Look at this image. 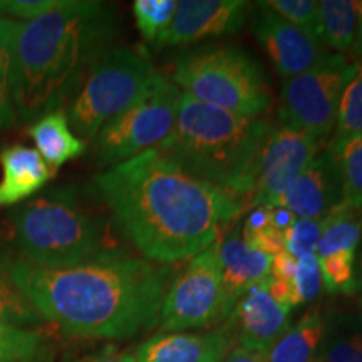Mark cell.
<instances>
[{
	"label": "cell",
	"mask_w": 362,
	"mask_h": 362,
	"mask_svg": "<svg viewBox=\"0 0 362 362\" xmlns=\"http://www.w3.org/2000/svg\"><path fill=\"white\" fill-rule=\"evenodd\" d=\"M99 194L143 259H193L245 211L242 198L203 181L151 148L94 178Z\"/></svg>",
	"instance_id": "1"
},
{
	"label": "cell",
	"mask_w": 362,
	"mask_h": 362,
	"mask_svg": "<svg viewBox=\"0 0 362 362\" xmlns=\"http://www.w3.org/2000/svg\"><path fill=\"white\" fill-rule=\"evenodd\" d=\"M0 269L42 320L83 339H131L160 320L170 267L116 250L66 269L0 255Z\"/></svg>",
	"instance_id": "2"
},
{
	"label": "cell",
	"mask_w": 362,
	"mask_h": 362,
	"mask_svg": "<svg viewBox=\"0 0 362 362\" xmlns=\"http://www.w3.org/2000/svg\"><path fill=\"white\" fill-rule=\"evenodd\" d=\"M115 35V8L96 0H61L37 19L19 22L12 56L17 117L37 121L61 110Z\"/></svg>",
	"instance_id": "3"
},
{
	"label": "cell",
	"mask_w": 362,
	"mask_h": 362,
	"mask_svg": "<svg viewBox=\"0 0 362 362\" xmlns=\"http://www.w3.org/2000/svg\"><path fill=\"white\" fill-rule=\"evenodd\" d=\"M270 129L262 117L233 115L181 93L175 128L156 148L188 173L245 203Z\"/></svg>",
	"instance_id": "4"
},
{
	"label": "cell",
	"mask_w": 362,
	"mask_h": 362,
	"mask_svg": "<svg viewBox=\"0 0 362 362\" xmlns=\"http://www.w3.org/2000/svg\"><path fill=\"white\" fill-rule=\"evenodd\" d=\"M8 237L16 257L39 269H66L112 252L101 221L67 192H51L8 214Z\"/></svg>",
	"instance_id": "5"
},
{
	"label": "cell",
	"mask_w": 362,
	"mask_h": 362,
	"mask_svg": "<svg viewBox=\"0 0 362 362\" xmlns=\"http://www.w3.org/2000/svg\"><path fill=\"white\" fill-rule=\"evenodd\" d=\"M170 79L181 93L243 117H260L270 106L264 69L237 45H203L181 52Z\"/></svg>",
	"instance_id": "6"
},
{
	"label": "cell",
	"mask_w": 362,
	"mask_h": 362,
	"mask_svg": "<svg viewBox=\"0 0 362 362\" xmlns=\"http://www.w3.org/2000/svg\"><path fill=\"white\" fill-rule=\"evenodd\" d=\"M149 59L131 47L107 49L84 76L67 119L81 139L96 138L107 121L123 112L155 74Z\"/></svg>",
	"instance_id": "7"
},
{
	"label": "cell",
	"mask_w": 362,
	"mask_h": 362,
	"mask_svg": "<svg viewBox=\"0 0 362 362\" xmlns=\"http://www.w3.org/2000/svg\"><path fill=\"white\" fill-rule=\"evenodd\" d=\"M181 103L173 81L155 72L123 112L103 126L96 136L98 156L104 165H117L156 148L171 134Z\"/></svg>",
	"instance_id": "8"
},
{
	"label": "cell",
	"mask_w": 362,
	"mask_h": 362,
	"mask_svg": "<svg viewBox=\"0 0 362 362\" xmlns=\"http://www.w3.org/2000/svg\"><path fill=\"white\" fill-rule=\"evenodd\" d=\"M356 62L337 52H325L309 71L284 81L280 119L322 141L336 128L342 90L354 74Z\"/></svg>",
	"instance_id": "9"
},
{
	"label": "cell",
	"mask_w": 362,
	"mask_h": 362,
	"mask_svg": "<svg viewBox=\"0 0 362 362\" xmlns=\"http://www.w3.org/2000/svg\"><path fill=\"white\" fill-rule=\"evenodd\" d=\"M230 314L232 305L223 287L215 242L194 255L168 285L158 322L165 332H183L216 324Z\"/></svg>",
	"instance_id": "10"
},
{
	"label": "cell",
	"mask_w": 362,
	"mask_h": 362,
	"mask_svg": "<svg viewBox=\"0 0 362 362\" xmlns=\"http://www.w3.org/2000/svg\"><path fill=\"white\" fill-rule=\"evenodd\" d=\"M322 149V141L292 126H272L257 160L245 210L277 206L285 189Z\"/></svg>",
	"instance_id": "11"
},
{
	"label": "cell",
	"mask_w": 362,
	"mask_h": 362,
	"mask_svg": "<svg viewBox=\"0 0 362 362\" xmlns=\"http://www.w3.org/2000/svg\"><path fill=\"white\" fill-rule=\"evenodd\" d=\"M252 30L284 81L309 71L325 54L320 42L275 13L265 2L257 4Z\"/></svg>",
	"instance_id": "12"
},
{
	"label": "cell",
	"mask_w": 362,
	"mask_h": 362,
	"mask_svg": "<svg viewBox=\"0 0 362 362\" xmlns=\"http://www.w3.org/2000/svg\"><path fill=\"white\" fill-rule=\"evenodd\" d=\"M252 4L245 0H180L165 45H187L242 29Z\"/></svg>",
	"instance_id": "13"
},
{
	"label": "cell",
	"mask_w": 362,
	"mask_h": 362,
	"mask_svg": "<svg viewBox=\"0 0 362 362\" xmlns=\"http://www.w3.org/2000/svg\"><path fill=\"white\" fill-rule=\"evenodd\" d=\"M342 203L339 171L329 148L320 149L305 170L285 189L277 206H284L296 218L324 220Z\"/></svg>",
	"instance_id": "14"
},
{
	"label": "cell",
	"mask_w": 362,
	"mask_h": 362,
	"mask_svg": "<svg viewBox=\"0 0 362 362\" xmlns=\"http://www.w3.org/2000/svg\"><path fill=\"white\" fill-rule=\"evenodd\" d=\"M230 317L237 329L238 346L264 354L291 327V310L272 298L269 277L248 288L235 302Z\"/></svg>",
	"instance_id": "15"
},
{
	"label": "cell",
	"mask_w": 362,
	"mask_h": 362,
	"mask_svg": "<svg viewBox=\"0 0 362 362\" xmlns=\"http://www.w3.org/2000/svg\"><path fill=\"white\" fill-rule=\"evenodd\" d=\"M228 330L214 332H163L136 351V362H223L232 351Z\"/></svg>",
	"instance_id": "16"
},
{
	"label": "cell",
	"mask_w": 362,
	"mask_h": 362,
	"mask_svg": "<svg viewBox=\"0 0 362 362\" xmlns=\"http://www.w3.org/2000/svg\"><path fill=\"white\" fill-rule=\"evenodd\" d=\"M223 287L230 305L255 284L270 275L272 257L252 248L242 237V225H233L216 240Z\"/></svg>",
	"instance_id": "17"
},
{
	"label": "cell",
	"mask_w": 362,
	"mask_h": 362,
	"mask_svg": "<svg viewBox=\"0 0 362 362\" xmlns=\"http://www.w3.org/2000/svg\"><path fill=\"white\" fill-rule=\"evenodd\" d=\"M0 206H13L40 192L56 171L49 168L35 148L12 144L0 151Z\"/></svg>",
	"instance_id": "18"
},
{
	"label": "cell",
	"mask_w": 362,
	"mask_h": 362,
	"mask_svg": "<svg viewBox=\"0 0 362 362\" xmlns=\"http://www.w3.org/2000/svg\"><path fill=\"white\" fill-rule=\"evenodd\" d=\"M29 136L35 144V151L54 171L86 151V141L72 131L67 115L62 110L39 117L29 129Z\"/></svg>",
	"instance_id": "19"
},
{
	"label": "cell",
	"mask_w": 362,
	"mask_h": 362,
	"mask_svg": "<svg viewBox=\"0 0 362 362\" xmlns=\"http://www.w3.org/2000/svg\"><path fill=\"white\" fill-rule=\"evenodd\" d=\"M324 336V317L314 307L275 341L265 352V362H317Z\"/></svg>",
	"instance_id": "20"
},
{
	"label": "cell",
	"mask_w": 362,
	"mask_h": 362,
	"mask_svg": "<svg viewBox=\"0 0 362 362\" xmlns=\"http://www.w3.org/2000/svg\"><path fill=\"white\" fill-rule=\"evenodd\" d=\"M319 24L320 42L337 51V54L351 52L354 49L359 7L356 0H320Z\"/></svg>",
	"instance_id": "21"
},
{
	"label": "cell",
	"mask_w": 362,
	"mask_h": 362,
	"mask_svg": "<svg viewBox=\"0 0 362 362\" xmlns=\"http://www.w3.org/2000/svg\"><path fill=\"white\" fill-rule=\"evenodd\" d=\"M362 238V210L341 203L324 218L317 259L337 252H357Z\"/></svg>",
	"instance_id": "22"
},
{
	"label": "cell",
	"mask_w": 362,
	"mask_h": 362,
	"mask_svg": "<svg viewBox=\"0 0 362 362\" xmlns=\"http://www.w3.org/2000/svg\"><path fill=\"white\" fill-rule=\"evenodd\" d=\"M329 151L336 163L344 205L362 210V134L330 139Z\"/></svg>",
	"instance_id": "23"
},
{
	"label": "cell",
	"mask_w": 362,
	"mask_h": 362,
	"mask_svg": "<svg viewBox=\"0 0 362 362\" xmlns=\"http://www.w3.org/2000/svg\"><path fill=\"white\" fill-rule=\"evenodd\" d=\"M19 22L0 16V129L16 124L17 110L12 89V56Z\"/></svg>",
	"instance_id": "24"
},
{
	"label": "cell",
	"mask_w": 362,
	"mask_h": 362,
	"mask_svg": "<svg viewBox=\"0 0 362 362\" xmlns=\"http://www.w3.org/2000/svg\"><path fill=\"white\" fill-rule=\"evenodd\" d=\"M45 347L39 330L0 324V362H42Z\"/></svg>",
	"instance_id": "25"
},
{
	"label": "cell",
	"mask_w": 362,
	"mask_h": 362,
	"mask_svg": "<svg viewBox=\"0 0 362 362\" xmlns=\"http://www.w3.org/2000/svg\"><path fill=\"white\" fill-rule=\"evenodd\" d=\"M176 0H136L133 2V16L139 33L148 44L160 49L163 39L173 21Z\"/></svg>",
	"instance_id": "26"
},
{
	"label": "cell",
	"mask_w": 362,
	"mask_h": 362,
	"mask_svg": "<svg viewBox=\"0 0 362 362\" xmlns=\"http://www.w3.org/2000/svg\"><path fill=\"white\" fill-rule=\"evenodd\" d=\"M362 134V62H356L354 74L342 90L334 128V141Z\"/></svg>",
	"instance_id": "27"
},
{
	"label": "cell",
	"mask_w": 362,
	"mask_h": 362,
	"mask_svg": "<svg viewBox=\"0 0 362 362\" xmlns=\"http://www.w3.org/2000/svg\"><path fill=\"white\" fill-rule=\"evenodd\" d=\"M40 322L42 317L34 309L29 298L7 277L6 272L0 269V324L27 329L29 325H37Z\"/></svg>",
	"instance_id": "28"
},
{
	"label": "cell",
	"mask_w": 362,
	"mask_h": 362,
	"mask_svg": "<svg viewBox=\"0 0 362 362\" xmlns=\"http://www.w3.org/2000/svg\"><path fill=\"white\" fill-rule=\"evenodd\" d=\"M357 252H337L320 257L319 267L322 287L329 293H352L356 291Z\"/></svg>",
	"instance_id": "29"
},
{
	"label": "cell",
	"mask_w": 362,
	"mask_h": 362,
	"mask_svg": "<svg viewBox=\"0 0 362 362\" xmlns=\"http://www.w3.org/2000/svg\"><path fill=\"white\" fill-rule=\"evenodd\" d=\"M319 362H362V322L330 332L320 346Z\"/></svg>",
	"instance_id": "30"
},
{
	"label": "cell",
	"mask_w": 362,
	"mask_h": 362,
	"mask_svg": "<svg viewBox=\"0 0 362 362\" xmlns=\"http://www.w3.org/2000/svg\"><path fill=\"white\" fill-rule=\"evenodd\" d=\"M265 4L310 39L320 42L319 7L314 0H269Z\"/></svg>",
	"instance_id": "31"
},
{
	"label": "cell",
	"mask_w": 362,
	"mask_h": 362,
	"mask_svg": "<svg viewBox=\"0 0 362 362\" xmlns=\"http://www.w3.org/2000/svg\"><path fill=\"white\" fill-rule=\"evenodd\" d=\"M322 226L324 220L297 218L284 232L285 250L291 253L296 260L304 255H315Z\"/></svg>",
	"instance_id": "32"
},
{
	"label": "cell",
	"mask_w": 362,
	"mask_h": 362,
	"mask_svg": "<svg viewBox=\"0 0 362 362\" xmlns=\"http://www.w3.org/2000/svg\"><path fill=\"white\" fill-rule=\"evenodd\" d=\"M293 292H296L297 305L315 300L322 291V275L317 255H304L297 259L296 274L292 279Z\"/></svg>",
	"instance_id": "33"
},
{
	"label": "cell",
	"mask_w": 362,
	"mask_h": 362,
	"mask_svg": "<svg viewBox=\"0 0 362 362\" xmlns=\"http://www.w3.org/2000/svg\"><path fill=\"white\" fill-rule=\"evenodd\" d=\"M61 0H0V16L17 22H29L51 12Z\"/></svg>",
	"instance_id": "34"
},
{
	"label": "cell",
	"mask_w": 362,
	"mask_h": 362,
	"mask_svg": "<svg viewBox=\"0 0 362 362\" xmlns=\"http://www.w3.org/2000/svg\"><path fill=\"white\" fill-rule=\"evenodd\" d=\"M297 260L287 250H282L275 255H272L270 262V277L292 280L296 274Z\"/></svg>",
	"instance_id": "35"
},
{
	"label": "cell",
	"mask_w": 362,
	"mask_h": 362,
	"mask_svg": "<svg viewBox=\"0 0 362 362\" xmlns=\"http://www.w3.org/2000/svg\"><path fill=\"white\" fill-rule=\"evenodd\" d=\"M67 362H136V357L128 351H119L116 347L107 346L94 354L79 357V359Z\"/></svg>",
	"instance_id": "36"
},
{
	"label": "cell",
	"mask_w": 362,
	"mask_h": 362,
	"mask_svg": "<svg viewBox=\"0 0 362 362\" xmlns=\"http://www.w3.org/2000/svg\"><path fill=\"white\" fill-rule=\"evenodd\" d=\"M223 362H265V354L264 352L248 351L237 346L226 354Z\"/></svg>",
	"instance_id": "37"
},
{
	"label": "cell",
	"mask_w": 362,
	"mask_h": 362,
	"mask_svg": "<svg viewBox=\"0 0 362 362\" xmlns=\"http://www.w3.org/2000/svg\"><path fill=\"white\" fill-rule=\"evenodd\" d=\"M270 215H272V223L280 232H285V230L291 226L297 218L293 216L291 211L285 210L284 206H270Z\"/></svg>",
	"instance_id": "38"
},
{
	"label": "cell",
	"mask_w": 362,
	"mask_h": 362,
	"mask_svg": "<svg viewBox=\"0 0 362 362\" xmlns=\"http://www.w3.org/2000/svg\"><path fill=\"white\" fill-rule=\"evenodd\" d=\"M357 7H359V22H357V34H356V42H354V49H352V52H354L362 62V2H357Z\"/></svg>",
	"instance_id": "39"
},
{
	"label": "cell",
	"mask_w": 362,
	"mask_h": 362,
	"mask_svg": "<svg viewBox=\"0 0 362 362\" xmlns=\"http://www.w3.org/2000/svg\"><path fill=\"white\" fill-rule=\"evenodd\" d=\"M357 270H356V291H359L361 293V300H362V238L359 243V248H357Z\"/></svg>",
	"instance_id": "40"
},
{
	"label": "cell",
	"mask_w": 362,
	"mask_h": 362,
	"mask_svg": "<svg viewBox=\"0 0 362 362\" xmlns=\"http://www.w3.org/2000/svg\"><path fill=\"white\" fill-rule=\"evenodd\" d=\"M317 362H319V359H317Z\"/></svg>",
	"instance_id": "41"
}]
</instances>
